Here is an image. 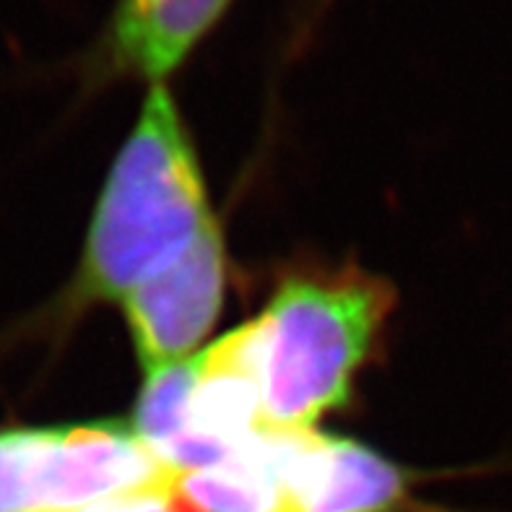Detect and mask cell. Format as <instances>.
Masks as SVG:
<instances>
[{
	"instance_id": "cell-1",
	"label": "cell",
	"mask_w": 512,
	"mask_h": 512,
	"mask_svg": "<svg viewBox=\"0 0 512 512\" xmlns=\"http://www.w3.org/2000/svg\"><path fill=\"white\" fill-rule=\"evenodd\" d=\"M208 221L201 167L175 99L154 84L94 211L78 294L123 302L188 250Z\"/></svg>"
},
{
	"instance_id": "cell-2",
	"label": "cell",
	"mask_w": 512,
	"mask_h": 512,
	"mask_svg": "<svg viewBox=\"0 0 512 512\" xmlns=\"http://www.w3.org/2000/svg\"><path fill=\"white\" fill-rule=\"evenodd\" d=\"M383 279L349 266L294 276L260 315V383L266 427L310 429L341 409L393 310Z\"/></svg>"
},
{
	"instance_id": "cell-3",
	"label": "cell",
	"mask_w": 512,
	"mask_h": 512,
	"mask_svg": "<svg viewBox=\"0 0 512 512\" xmlns=\"http://www.w3.org/2000/svg\"><path fill=\"white\" fill-rule=\"evenodd\" d=\"M175 479L125 424L0 429V512H73Z\"/></svg>"
},
{
	"instance_id": "cell-4",
	"label": "cell",
	"mask_w": 512,
	"mask_h": 512,
	"mask_svg": "<svg viewBox=\"0 0 512 512\" xmlns=\"http://www.w3.org/2000/svg\"><path fill=\"white\" fill-rule=\"evenodd\" d=\"M224 284V240L216 221H208L188 250L123 299L143 370L172 367L201 344L224 305Z\"/></svg>"
},
{
	"instance_id": "cell-5",
	"label": "cell",
	"mask_w": 512,
	"mask_h": 512,
	"mask_svg": "<svg viewBox=\"0 0 512 512\" xmlns=\"http://www.w3.org/2000/svg\"><path fill=\"white\" fill-rule=\"evenodd\" d=\"M260 445L294 512H393L406 494L401 468L354 440L268 427Z\"/></svg>"
},
{
	"instance_id": "cell-6",
	"label": "cell",
	"mask_w": 512,
	"mask_h": 512,
	"mask_svg": "<svg viewBox=\"0 0 512 512\" xmlns=\"http://www.w3.org/2000/svg\"><path fill=\"white\" fill-rule=\"evenodd\" d=\"M190 432L229 461L266 429L258 323H247L195 357Z\"/></svg>"
},
{
	"instance_id": "cell-7",
	"label": "cell",
	"mask_w": 512,
	"mask_h": 512,
	"mask_svg": "<svg viewBox=\"0 0 512 512\" xmlns=\"http://www.w3.org/2000/svg\"><path fill=\"white\" fill-rule=\"evenodd\" d=\"M232 0H120L107 26V55L120 71L159 81L211 32Z\"/></svg>"
},
{
	"instance_id": "cell-8",
	"label": "cell",
	"mask_w": 512,
	"mask_h": 512,
	"mask_svg": "<svg viewBox=\"0 0 512 512\" xmlns=\"http://www.w3.org/2000/svg\"><path fill=\"white\" fill-rule=\"evenodd\" d=\"M175 494L193 512H294L260 435L219 466L177 476Z\"/></svg>"
},
{
	"instance_id": "cell-9",
	"label": "cell",
	"mask_w": 512,
	"mask_h": 512,
	"mask_svg": "<svg viewBox=\"0 0 512 512\" xmlns=\"http://www.w3.org/2000/svg\"><path fill=\"white\" fill-rule=\"evenodd\" d=\"M73 512H193L175 494V484H156V487H143L136 492L115 494L107 500H99L94 505H86Z\"/></svg>"
}]
</instances>
